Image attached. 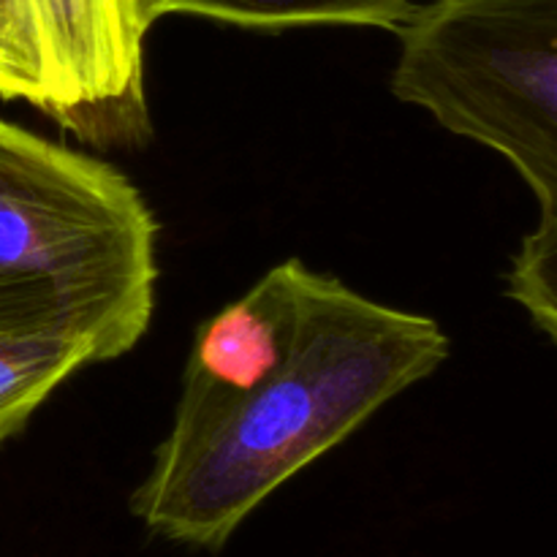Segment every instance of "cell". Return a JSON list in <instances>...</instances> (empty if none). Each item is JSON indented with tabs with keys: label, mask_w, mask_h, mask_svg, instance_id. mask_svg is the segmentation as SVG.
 Listing matches in <instances>:
<instances>
[{
	"label": "cell",
	"mask_w": 557,
	"mask_h": 557,
	"mask_svg": "<svg viewBox=\"0 0 557 557\" xmlns=\"http://www.w3.org/2000/svg\"><path fill=\"white\" fill-rule=\"evenodd\" d=\"M438 321L315 272L302 330L261 384L158 444L131 511L158 536L221 549L299 471L449 357Z\"/></svg>",
	"instance_id": "1"
},
{
	"label": "cell",
	"mask_w": 557,
	"mask_h": 557,
	"mask_svg": "<svg viewBox=\"0 0 557 557\" xmlns=\"http://www.w3.org/2000/svg\"><path fill=\"white\" fill-rule=\"evenodd\" d=\"M156 239L123 172L0 120V330L69 335L96 364L120 359L150 330Z\"/></svg>",
	"instance_id": "2"
},
{
	"label": "cell",
	"mask_w": 557,
	"mask_h": 557,
	"mask_svg": "<svg viewBox=\"0 0 557 557\" xmlns=\"http://www.w3.org/2000/svg\"><path fill=\"white\" fill-rule=\"evenodd\" d=\"M392 92L504 156L557 223V0H424Z\"/></svg>",
	"instance_id": "3"
},
{
	"label": "cell",
	"mask_w": 557,
	"mask_h": 557,
	"mask_svg": "<svg viewBox=\"0 0 557 557\" xmlns=\"http://www.w3.org/2000/svg\"><path fill=\"white\" fill-rule=\"evenodd\" d=\"M47 74V114L87 145L150 136L145 25L136 0H22Z\"/></svg>",
	"instance_id": "4"
},
{
	"label": "cell",
	"mask_w": 557,
	"mask_h": 557,
	"mask_svg": "<svg viewBox=\"0 0 557 557\" xmlns=\"http://www.w3.org/2000/svg\"><path fill=\"white\" fill-rule=\"evenodd\" d=\"M315 272L288 259L196 330L172 428L194 424L253 389L297 343Z\"/></svg>",
	"instance_id": "5"
},
{
	"label": "cell",
	"mask_w": 557,
	"mask_h": 557,
	"mask_svg": "<svg viewBox=\"0 0 557 557\" xmlns=\"http://www.w3.org/2000/svg\"><path fill=\"white\" fill-rule=\"evenodd\" d=\"M424 0H136L147 27L172 14L205 16L239 27L357 25L400 30Z\"/></svg>",
	"instance_id": "6"
},
{
	"label": "cell",
	"mask_w": 557,
	"mask_h": 557,
	"mask_svg": "<svg viewBox=\"0 0 557 557\" xmlns=\"http://www.w3.org/2000/svg\"><path fill=\"white\" fill-rule=\"evenodd\" d=\"M87 364H96V354L76 337L0 330V444Z\"/></svg>",
	"instance_id": "7"
},
{
	"label": "cell",
	"mask_w": 557,
	"mask_h": 557,
	"mask_svg": "<svg viewBox=\"0 0 557 557\" xmlns=\"http://www.w3.org/2000/svg\"><path fill=\"white\" fill-rule=\"evenodd\" d=\"M506 294L557 346V223L539 221L506 275Z\"/></svg>",
	"instance_id": "8"
},
{
	"label": "cell",
	"mask_w": 557,
	"mask_h": 557,
	"mask_svg": "<svg viewBox=\"0 0 557 557\" xmlns=\"http://www.w3.org/2000/svg\"><path fill=\"white\" fill-rule=\"evenodd\" d=\"M0 98L47 114V74L22 0H0Z\"/></svg>",
	"instance_id": "9"
}]
</instances>
